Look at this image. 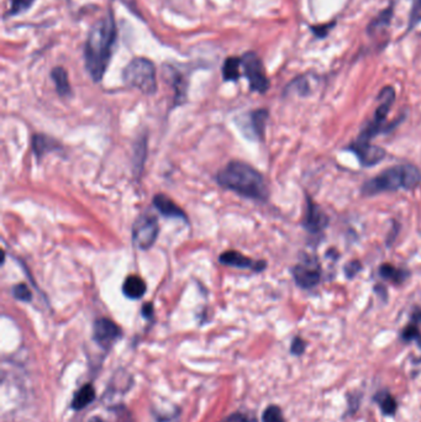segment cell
Listing matches in <instances>:
<instances>
[{"label": "cell", "mask_w": 421, "mask_h": 422, "mask_svg": "<svg viewBox=\"0 0 421 422\" xmlns=\"http://www.w3.org/2000/svg\"><path fill=\"white\" fill-rule=\"evenodd\" d=\"M329 225V216L323 211L313 199L308 198L306 202V214H305L303 227L310 234H319L325 230Z\"/></svg>", "instance_id": "obj_8"}, {"label": "cell", "mask_w": 421, "mask_h": 422, "mask_svg": "<svg viewBox=\"0 0 421 422\" xmlns=\"http://www.w3.org/2000/svg\"><path fill=\"white\" fill-rule=\"evenodd\" d=\"M158 232H160V226L155 215L149 213L142 214L133 224V245L141 251H147L155 245Z\"/></svg>", "instance_id": "obj_5"}, {"label": "cell", "mask_w": 421, "mask_h": 422, "mask_svg": "<svg viewBox=\"0 0 421 422\" xmlns=\"http://www.w3.org/2000/svg\"><path fill=\"white\" fill-rule=\"evenodd\" d=\"M411 321L414 322V324H421V310L415 311L413 315H411Z\"/></svg>", "instance_id": "obj_33"}, {"label": "cell", "mask_w": 421, "mask_h": 422, "mask_svg": "<svg viewBox=\"0 0 421 422\" xmlns=\"http://www.w3.org/2000/svg\"><path fill=\"white\" fill-rule=\"evenodd\" d=\"M94 399H96V391H94L93 385L86 384L84 386H82L80 391L75 393L73 401H72V407H73L75 410L84 409V407H88L89 404H91Z\"/></svg>", "instance_id": "obj_19"}, {"label": "cell", "mask_w": 421, "mask_h": 422, "mask_svg": "<svg viewBox=\"0 0 421 422\" xmlns=\"http://www.w3.org/2000/svg\"><path fill=\"white\" fill-rule=\"evenodd\" d=\"M374 401L378 404L379 409L384 416H394L398 412V401L390 391H378L374 395Z\"/></svg>", "instance_id": "obj_16"}, {"label": "cell", "mask_w": 421, "mask_h": 422, "mask_svg": "<svg viewBox=\"0 0 421 422\" xmlns=\"http://www.w3.org/2000/svg\"><path fill=\"white\" fill-rule=\"evenodd\" d=\"M51 78L54 82V86L61 96H70L72 93L70 82H68V75L64 67H54L51 72Z\"/></svg>", "instance_id": "obj_20"}, {"label": "cell", "mask_w": 421, "mask_h": 422, "mask_svg": "<svg viewBox=\"0 0 421 422\" xmlns=\"http://www.w3.org/2000/svg\"><path fill=\"white\" fill-rule=\"evenodd\" d=\"M59 144L57 141L48 137L46 135H35L32 139V150L38 160L43 157L45 153H48L51 151L59 150Z\"/></svg>", "instance_id": "obj_17"}, {"label": "cell", "mask_w": 421, "mask_h": 422, "mask_svg": "<svg viewBox=\"0 0 421 422\" xmlns=\"http://www.w3.org/2000/svg\"><path fill=\"white\" fill-rule=\"evenodd\" d=\"M124 83L144 94L152 96L157 91L155 64L144 57H136L124 68Z\"/></svg>", "instance_id": "obj_4"}, {"label": "cell", "mask_w": 421, "mask_h": 422, "mask_svg": "<svg viewBox=\"0 0 421 422\" xmlns=\"http://www.w3.org/2000/svg\"><path fill=\"white\" fill-rule=\"evenodd\" d=\"M13 295L14 298L20 301H31V290L27 288V284H17L13 288Z\"/></svg>", "instance_id": "obj_25"}, {"label": "cell", "mask_w": 421, "mask_h": 422, "mask_svg": "<svg viewBox=\"0 0 421 422\" xmlns=\"http://www.w3.org/2000/svg\"><path fill=\"white\" fill-rule=\"evenodd\" d=\"M242 68L245 72L246 78L249 80L250 89L257 93H266L269 88V80L265 73V68L260 57L253 52H249L242 56L241 59Z\"/></svg>", "instance_id": "obj_6"}, {"label": "cell", "mask_w": 421, "mask_h": 422, "mask_svg": "<svg viewBox=\"0 0 421 422\" xmlns=\"http://www.w3.org/2000/svg\"><path fill=\"white\" fill-rule=\"evenodd\" d=\"M35 0H10V10L9 15H19L31 8Z\"/></svg>", "instance_id": "obj_23"}, {"label": "cell", "mask_w": 421, "mask_h": 422, "mask_svg": "<svg viewBox=\"0 0 421 422\" xmlns=\"http://www.w3.org/2000/svg\"><path fill=\"white\" fill-rule=\"evenodd\" d=\"M421 184V171L414 165H398L384 169L381 174L368 179L362 186L363 195L372 197L384 192L399 189L413 190Z\"/></svg>", "instance_id": "obj_3"}, {"label": "cell", "mask_w": 421, "mask_h": 422, "mask_svg": "<svg viewBox=\"0 0 421 422\" xmlns=\"http://www.w3.org/2000/svg\"><path fill=\"white\" fill-rule=\"evenodd\" d=\"M224 422H250V420H249V417L244 415V414L235 412L231 416L228 417Z\"/></svg>", "instance_id": "obj_30"}, {"label": "cell", "mask_w": 421, "mask_h": 422, "mask_svg": "<svg viewBox=\"0 0 421 422\" xmlns=\"http://www.w3.org/2000/svg\"><path fill=\"white\" fill-rule=\"evenodd\" d=\"M216 182L245 198L257 202H266L268 199V188L263 176L253 167L240 160L230 162L219 172Z\"/></svg>", "instance_id": "obj_2"}, {"label": "cell", "mask_w": 421, "mask_h": 422, "mask_svg": "<svg viewBox=\"0 0 421 422\" xmlns=\"http://www.w3.org/2000/svg\"><path fill=\"white\" fill-rule=\"evenodd\" d=\"M147 285L144 279L139 276H128L123 284V293L126 298L131 300H139L146 294Z\"/></svg>", "instance_id": "obj_15"}, {"label": "cell", "mask_w": 421, "mask_h": 422, "mask_svg": "<svg viewBox=\"0 0 421 422\" xmlns=\"http://www.w3.org/2000/svg\"><path fill=\"white\" fill-rule=\"evenodd\" d=\"M292 274H293L295 283L302 289L314 288L321 280V274H320L319 269L305 266L302 263L293 267Z\"/></svg>", "instance_id": "obj_12"}, {"label": "cell", "mask_w": 421, "mask_h": 422, "mask_svg": "<svg viewBox=\"0 0 421 422\" xmlns=\"http://www.w3.org/2000/svg\"><path fill=\"white\" fill-rule=\"evenodd\" d=\"M219 262L230 267L252 269L253 272H262L267 267L265 261H253L237 251H226L219 257Z\"/></svg>", "instance_id": "obj_11"}, {"label": "cell", "mask_w": 421, "mask_h": 422, "mask_svg": "<svg viewBox=\"0 0 421 422\" xmlns=\"http://www.w3.org/2000/svg\"><path fill=\"white\" fill-rule=\"evenodd\" d=\"M94 340L103 348L112 347V343L121 336V330L119 329L115 322L109 319H99L94 324Z\"/></svg>", "instance_id": "obj_9"}, {"label": "cell", "mask_w": 421, "mask_h": 422, "mask_svg": "<svg viewBox=\"0 0 421 422\" xmlns=\"http://www.w3.org/2000/svg\"><path fill=\"white\" fill-rule=\"evenodd\" d=\"M124 1H125V0H124Z\"/></svg>", "instance_id": "obj_35"}, {"label": "cell", "mask_w": 421, "mask_h": 422, "mask_svg": "<svg viewBox=\"0 0 421 422\" xmlns=\"http://www.w3.org/2000/svg\"><path fill=\"white\" fill-rule=\"evenodd\" d=\"M358 407H360V395L356 394H351L348 395V409H347V415H353L355 412H357Z\"/></svg>", "instance_id": "obj_29"}, {"label": "cell", "mask_w": 421, "mask_h": 422, "mask_svg": "<svg viewBox=\"0 0 421 422\" xmlns=\"http://www.w3.org/2000/svg\"><path fill=\"white\" fill-rule=\"evenodd\" d=\"M117 30L115 20L109 11L105 17L96 22L91 27L86 48L84 59L88 73L94 82H101L107 72L108 66L112 59V51L117 43Z\"/></svg>", "instance_id": "obj_1"}, {"label": "cell", "mask_w": 421, "mask_h": 422, "mask_svg": "<svg viewBox=\"0 0 421 422\" xmlns=\"http://www.w3.org/2000/svg\"><path fill=\"white\" fill-rule=\"evenodd\" d=\"M242 66L239 57H229L225 59L223 66V77L225 82H236L241 77L240 67Z\"/></svg>", "instance_id": "obj_21"}, {"label": "cell", "mask_w": 421, "mask_h": 422, "mask_svg": "<svg viewBox=\"0 0 421 422\" xmlns=\"http://www.w3.org/2000/svg\"><path fill=\"white\" fill-rule=\"evenodd\" d=\"M329 27H313V31L319 36V38H323V36H325L326 32L329 31Z\"/></svg>", "instance_id": "obj_32"}, {"label": "cell", "mask_w": 421, "mask_h": 422, "mask_svg": "<svg viewBox=\"0 0 421 422\" xmlns=\"http://www.w3.org/2000/svg\"><path fill=\"white\" fill-rule=\"evenodd\" d=\"M400 337L404 342H413V341H418L420 338L421 332L419 327L416 326V324L411 322L408 326L403 329Z\"/></svg>", "instance_id": "obj_24"}, {"label": "cell", "mask_w": 421, "mask_h": 422, "mask_svg": "<svg viewBox=\"0 0 421 422\" xmlns=\"http://www.w3.org/2000/svg\"><path fill=\"white\" fill-rule=\"evenodd\" d=\"M379 100L381 104L377 107V110L374 112V118L371 123H368L367 125L371 128H374V133L378 135L381 134V130H382V125H383L385 119L388 116V112H390V107L393 105L395 99L394 89L392 86H385L383 91L379 93Z\"/></svg>", "instance_id": "obj_10"}, {"label": "cell", "mask_w": 421, "mask_h": 422, "mask_svg": "<svg viewBox=\"0 0 421 422\" xmlns=\"http://www.w3.org/2000/svg\"><path fill=\"white\" fill-rule=\"evenodd\" d=\"M379 276L392 283L401 284L406 282V278L411 276V273L403 271V269H398L390 263H384L379 267Z\"/></svg>", "instance_id": "obj_18"}, {"label": "cell", "mask_w": 421, "mask_h": 422, "mask_svg": "<svg viewBox=\"0 0 421 422\" xmlns=\"http://www.w3.org/2000/svg\"><path fill=\"white\" fill-rule=\"evenodd\" d=\"M348 150H351L355 155L357 156L360 163L363 167H374L378 165L381 160L385 157V150L372 144L371 142H362V141H355L350 144Z\"/></svg>", "instance_id": "obj_7"}, {"label": "cell", "mask_w": 421, "mask_h": 422, "mask_svg": "<svg viewBox=\"0 0 421 422\" xmlns=\"http://www.w3.org/2000/svg\"><path fill=\"white\" fill-rule=\"evenodd\" d=\"M305 349H306V342H305L304 340L302 337H294L292 345H290V353L293 356L299 357V356L304 354Z\"/></svg>", "instance_id": "obj_26"}, {"label": "cell", "mask_w": 421, "mask_h": 422, "mask_svg": "<svg viewBox=\"0 0 421 422\" xmlns=\"http://www.w3.org/2000/svg\"><path fill=\"white\" fill-rule=\"evenodd\" d=\"M267 120H268V112L266 109H258L251 112L249 115V126H246L242 130L245 133L247 131V134H251L250 139H263L266 131Z\"/></svg>", "instance_id": "obj_13"}, {"label": "cell", "mask_w": 421, "mask_h": 422, "mask_svg": "<svg viewBox=\"0 0 421 422\" xmlns=\"http://www.w3.org/2000/svg\"><path fill=\"white\" fill-rule=\"evenodd\" d=\"M362 269V264L358 261H352L345 267V274L348 279H352Z\"/></svg>", "instance_id": "obj_28"}, {"label": "cell", "mask_w": 421, "mask_h": 422, "mask_svg": "<svg viewBox=\"0 0 421 422\" xmlns=\"http://www.w3.org/2000/svg\"><path fill=\"white\" fill-rule=\"evenodd\" d=\"M142 315H144L146 319H151L152 315H154V305L151 304V303L145 304L144 306H142Z\"/></svg>", "instance_id": "obj_31"}, {"label": "cell", "mask_w": 421, "mask_h": 422, "mask_svg": "<svg viewBox=\"0 0 421 422\" xmlns=\"http://www.w3.org/2000/svg\"><path fill=\"white\" fill-rule=\"evenodd\" d=\"M154 205L160 211V214L163 215L165 218L187 220L184 211L165 194H157L154 198Z\"/></svg>", "instance_id": "obj_14"}, {"label": "cell", "mask_w": 421, "mask_h": 422, "mask_svg": "<svg viewBox=\"0 0 421 422\" xmlns=\"http://www.w3.org/2000/svg\"><path fill=\"white\" fill-rule=\"evenodd\" d=\"M262 422H287L283 416L281 407L277 405H269L262 414Z\"/></svg>", "instance_id": "obj_22"}, {"label": "cell", "mask_w": 421, "mask_h": 422, "mask_svg": "<svg viewBox=\"0 0 421 422\" xmlns=\"http://www.w3.org/2000/svg\"><path fill=\"white\" fill-rule=\"evenodd\" d=\"M416 342H418V345H419V347L421 348V337L419 338V340H418V341H416Z\"/></svg>", "instance_id": "obj_34"}, {"label": "cell", "mask_w": 421, "mask_h": 422, "mask_svg": "<svg viewBox=\"0 0 421 422\" xmlns=\"http://www.w3.org/2000/svg\"><path fill=\"white\" fill-rule=\"evenodd\" d=\"M421 22V0H415L414 1V6H413V10L411 14V25L409 27H415L416 24H419Z\"/></svg>", "instance_id": "obj_27"}]
</instances>
